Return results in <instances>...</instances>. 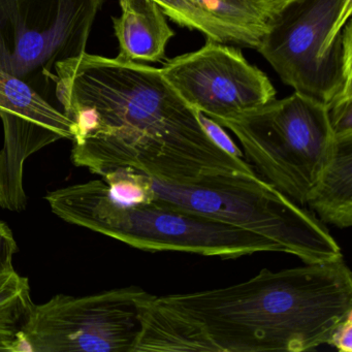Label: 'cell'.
<instances>
[{
  "instance_id": "cell-3",
  "label": "cell",
  "mask_w": 352,
  "mask_h": 352,
  "mask_svg": "<svg viewBox=\"0 0 352 352\" xmlns=\"http://www.w3.org/2000/svg\"><path fill=\"white\" fill-rule=\"evenodd\" d=\"M46 201L60 219L140 250L178 251L224 259L283 252L269 239L160 199L123 205L111 197L102 179L51 191Z\"/></svg>"
},
{
  "instance_id": "cell-7",
  "label": "cell",
  "mask_w": 352,
  "mask_h": 352,
  "mask_svg": "<svg viewBox=\"0 0 352 352\" xmlns=\"http://www.w3.org/2000/svg\"><path fill=\"white\" fill-rule=\"evenodd\" d=\"M149 294L129 286L34 304L18 331L17 352H133L140 305Z\"/></svg>"
},
{
  "instance_id": "cell-6",
  "label": "cell",
  "mask_w": 352,
  "mask_h": 352,
  "mask_svg": "<svg viewBox=\"0 0 352 352\" xmlns=\"http://www.w3.org/2000/svg\"><path fill=\"white\" fill-rule=\"evenodd\" d=\"M215 122L236 135L259 177L298 205H307L336 144L324 104L294 92Z\"/></svg>"
},
{
  "instance_id": "cell-2",
  "label": "cell",
  "mask_w": 352,
  "mask_h": 352,
  "mask_svg": "<svg viewBox=\"0 0 352 352\" xmlns=\"http://www.w3.org/2000/svg\"><path fill=\"white\" fill-rule=\"evenodd\" d=\"M352 313V273L344 257L140 305L133 352H302L327 345Z\"/></svg>"
},
{
  "instance_id": "cell-11",
  "label": "cell",
  "mask_w": 352,
  "mask_h": 352,
  "mask_svg": "<svg viewBox=\"0 0 352 352\" xmlns=\"http://www.w3.org/2000/svg\"><path fill=\"white\" fill-rule=\"evenodd\" d=\"M121 14L113 17L118 58L131 63H162L175 36L166 14L153 0H120Z\"/></svg>"
},
{
  "instance_id": "cell-5",
  "label": "cell",
  "mask_w": 352,
  "mask_h": 352,
  "mask_svg": "<svg viewBox=\"0 0 352 352\" xmlns=\"http://www.w3.org/2000/svg\"><path fill=\"white\" fill-rule=\"evenodd\" d=\"M255 50L296 94L325 107L352 96V0H294Z\"/></svg>"
},
{
  "instance_id": "cell-4",
  "label": "cell",
  "mask_w": 352,
  "mask_h": 352,
  "mask_svg": "<svg viewBox=\"0 0 352 352\" xmlns=\"http://www.w3.org/2000/svg\"><path fill=\"white\" fill-rule=\"evenodd\" d=\"M154 199L232 224L273 241L304 263L343 257L323 222L258 175L210 177L188 185L150 177Z\"/></svg>"
},
{
  "instance_id": "cell-19",
  "label": "cell",
  "mask_w": 352,
  "mask_h": 352,
  "mask_svg": "<svg viewBox=\"0 0 352 352\" xmlns=\"http://www.w3.org/2000/svg\"><path fill=\"white\" fill-rule=\"evenodd\" d=\"M18 250L13 232L6 222L0 220V272L14 267L13 259Z\"/></svg>"
},
{
  "instance_id": "cell-9",
  "label": "cell",
  "mask_w": 352,
  "mask_h": 352,
  "mask_svg": "<svg viewBox=\"0 0 352 352\" xmlns=\"http://www.w3.org/2000/svg\"><path fill=\"white\" fill-rule=\"evenodd\" d=\"M160 71L189 107L214 121L256 110L277 94L271 80L240 49L209 38L199 50L166 61Z\"/></svg>"
},
{
  "instance_id": "cell-10",
  "label": "cell",
  "mask_w": 352,
  "mask_h": 352,
  "mask_svg": "<svg viewBox=\"0 0 352 352\" xmlns=\"http://www.w3.org/2000/svg\"><path fill=\"white\" fill-rule=\"evenodd\" d=\"M0 207L19 209L28 203L24 164L32 154L63 139H73L72 121L21 78L0 69Z\"/></svg>"
},
{
  "instance_id": "cell-17",
  "label": "cell",
  "mask_w": 352,
  "mask_h": 352,
  "mask_svg": "<svg viewBox=\"0 0 352 352\" xmlns=\"http://www.w3.org/2000/svg\"><path fill=\"white\" fill-rule=\"evenodd\" d=\"M327 109L336 139L352 138V96L337 98Z\"/></svg>"
},
{
  "instance_id": "cell-15",
  "label": "cell",
  "mask_w": 352,
  "mask_h": 352,
  "mask_svg": "<svg viewBox=\"0 0 352 352\" xmlns=\"http://www.w3.org/2000/svg\"><path fill=\"white\" fill-rule=\"evenodd\" d=\"M34 304L28 278L14 267L0 272V329L19 331Z\"/></svg>"
},
{
  "instance_id": "cell-18",
  "label": "cell",
  "mask_w": 352,
  "mask_h": 352,
  "mask_svg": "<svg viewBox=\"0 0 352 352\" xmlns=\"http://www.w3.org/2000/svg\"><path fill=\"white\" fill-rule=\"evenodd\" d=\"M197 116H199V123L203 126L204 131H206L208 137L217 147H219L220 149L223 150L230 155L234 156V157L244 160V154H243L242 150L232 141V138L228 135L224 127L218 124L213 119L204 115L203 113L197 112Z\"/></svg>"
},
{
  "instance_id": "cell-14",
  "label": "cell",
  "mask_w": 352,
  "mask_h": 352,
  "mask_svg": "<svg viewBox=\"0 0 352 352\" xmlns=\"http://www.w3.org/2000/svg\"><path fill=\"white\" fill-rule=\"evenodd\" d=\"M219 19L261 41L279 12L265 0H195Z\"/></svg>"
},
{
  "instance_id": "cell-13",
  "label": "cell",
  "mask_w": 352,
  "mask_h": 352,
  "mask_svg": "<svg viewBox=\"0 0 352 352\" xmlns=\"http://www.w3.org/2000/svg\"><path fill=\"white\" fill-rule=\"evenodd\" d=\"M166 16L182 28L203 34L209 40L242 48L256 49L258 38L214 15L195 0H153Z\"/></svg>"
},
{
  "instance_id": "cell-1",
  "label": "cell",
  "mask_w": 352,
  "mask_h": 352,
  "mask_svg": "<svg viewBox=\"0 0 352 352\" xmlns=\"http://www.w3.org/2000/svg\"><path fill=\"white\" fill-rule=\"evenodd\" d=\"M53 84L73 124L72 160L92 174L131 166L178 185L256 175L211 141L157 67L85 52L57 63Z\"/></svg>"
},
{
  "instance_id": "cell-21",
  "label": "cell",
  "mask_w": 352,
  "mask_h": 352,
  "mask_svg": "<svg viewBox=\"0 0 352 352\" xmlns=\"http://www.w3.org/2000/svg\"><path fill=\"white\" fill-rule=\"evenodd\" d=\"M276 11L280 12L286 7L288 3H292L294 0H265Z\"/></svg>"
},
{
  "instance_id": "cell-12",
  "label": "cell",
  "mask_w": 352,
  "mask_h": 352,
  "mask_svg": "<svg viewBox=\"0 0 352 352\" xmlns=\"http://www.w3.org/2000/svg\"><path fill=\"white\" fill-rule=\"evenodd\" d=\"M307 205L323 223L340 230L352 226V138L336 139L333 154Z\"/></svg>"
},
{
  "instance_id": "cell-20",
  "label": "cell",
  "mask_w": 352,
  "mask_h": 352,
  "mask_svg": "<svg viewBox=\"0 0 352 352\" xmlns=\"http://www.w3.org/2000/svg\"><path fill=\"white\" fill-rule=\"evenodd\" d=\"M327 345L339 352L352 351V313L336 325Z\"/></svg>"
},
{
  "instance_id": "cell-8",
  "label": "cell",
  "mask_w": 352,
  "mask_h": 352,
  "mask_svg": "<svg viewBox=\"0 0 352 352\" xmlns=\"http://www.w3.org/2000/svg\"><path fill=\"white\" fill-rule=\"evenodd\" d=\"M104 0H0V69L30 84L86 52Z\"/></svg>"
},
{
  "instance_id": "cell-16",
  "label": "cell",
  "mask_w": 352,
  "mask_h": 352,
  "mask_svg": "<svg viewBox=\"0 0 352 352\" xmlns=\"http://www.w3.org/2000/svg\"><path fill=\"white\" fill-rule=\"evenodd\" d=\"M102 178L111 197L123 205H143L154 199L150 176L131 166L109 170Z\"/></svg>"
}]
</instances>
